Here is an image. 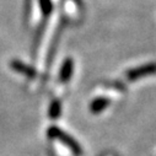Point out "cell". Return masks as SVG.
<instances>
[{"instance_id": "obj_1", "label": "cell", "mask_w": 156, "mask_h": 156, "mask_svg": "<svg viewBox=\"0 0 156 156\" xmlns=\"http://www.w3.org/2000/svg\"><path fill=\"white\" fill-rule=\"evenodd\" d=\"M47 135L48 138L53 139V140H58L60 141L63 145H65L74 155L76 156H81L83 155V149L80 146V144L77 143L71 135H69L68 133H65L63 129H60L57 126H52L48 128L47 130Z\"/></svg>"}, {"instance_id": "obj_2", "label": "cell", "mask_w": 156, "mask_h": 156, "mask_svg": "<svg viewBox=\"0 0 156 156\" xmlns=\"http://www.w3.org/2000/svg\"><path fill=\"white\" fill-rule=\"evenodd\" d=\"M156 74V62H150L143 65H139L136 68H132L126 71V77L129 81H136L143 77L155 75Z\"/></svg>"}, {"instance_id": "obj_6", "label": "cell", "mask_w": 156, "mask_h": 156, "mask_svg": "<svg viewBox=\"0 0 156 156\" xmlns=\"http://www.w3.org/2000/svg\"><path fill=\"white\" fill-rule=\"evenodd\" d=\"M62 114V102L59 100H53L48 108V115L51 119H59Z\"/></svg>"}, {"instance_id": "obj_4", "label": "cell", "mask_w": 156, "mask_h": 156, "mask_svg": "<svg viewBox=\"0 0 156 156\" xmlns=\"http://www.w3.org/2000/svg\"><path fill=\"white\" fill-rule=\"evenodd\" d=\"M109 105H111V100H109L108 97L100 96V97L94 98V100L90 102L89 109H90V112H91L92 114H100V113L103 112Z\"/></svg>"}, {"instance_id": "obj_5", "label": "cell", "mask_w": 156, "mask_h": 156, "mask_svg": "<svg viewBox=\"0 0 156 156\" xmlns=\"http://www.w3.org/2000/svg\"><path fill=\"white\" fill-rule=\"evenodd\" d=\"M10 66L12 70H15V71H17V73H20L27 77H34L36 76V70L33 69V66L27 65L26 63H23L21 60H17V59L12 60L10 63Z\"/></svg>"}, {"instance_id": "obj_3", "label": "cell", "mask_w": 156, "mask_h": 156, "mask_svg": "<svg viewBox=\"0 0 156 156\" xmlns=\"http://www.w3.org/2000/svg\"><path fill=\"white\" fill-rule=\"evenodd\" d=\"M74 74V60L73 58L68 57L64 59L62 66H60V70H59V80L62 83H69L71 76Z\"/></svg>"}, {"instance_id": "obj_7", "label": "cell", "mask_w": 156, "mask_h": 156, "mask_svg": "<svg viewBox=\"0 0 156 156\" xmlns=\"http://www.w3.org/2000/svg\"><path fill=\"white\" fill-rule=\"evenodd\" d=\"M40 6L42 10V14L44 16H48L52 10H53V4H52V0H40Z\"/></svg>"}]
</instances>
